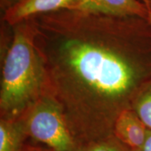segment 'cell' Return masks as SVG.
<instances>
[{
	"label": "cell",
	"instance_id": "2",
	"mask_svg": "<svg viewBox=\"0 0 151 151\" xmlns=\"http://www.w3.org/2000/svg\"><path fill=\"white\" fill-rule=\"evenodd\" d=\"M46 93V71L35 44L32 24L23 21L14 27L2 67L1 119H21Z\"/></svg>",
	"mask_w": 151,
	"mask_h": 151
},
{
	"label": "cell",
	"instance_id": "8",
	"mask_svg": "<svg viewBox=\"0 0 151 151\" xmlns=\"http://www.w3.org/2000/svg\"><path fill=\"white\" fill-rule=\"evenodd\" d=\"M76 151H134L112 135L107 139L77 146Z\"/></svg>",
	"mask_w": 151,
	"mask_h": 151
},
{
	"label": "cell",
	"instance_id": "6",
	"mask_svg": "<svg viewBox=\"0 0 151 151\" xmlns=\"http://www.w3.org/2000/svg\"><path fill=\"white\" fill-rule=\"evenodd\" d=\"M87 12L140 17L151 21V10L143 0H86Z\"/></svg>",
	"mask_w": 151,
	"mask_h": 151
},
{
	"label": "cell",
	"instance_id": "12",
	"mask_svg": "<svg viewBox=\"0 0 151 151\" xmlns=\"http://www.w3.org/2000/svg\"><path fill=\"white\" fill-rule=\"evenodd\" d=\"M23 151H51L48 150H44V149H39V148H34V147H30V148H25L24 149Z\"/></svg>",
	"mask_w": 151,
	"mask_h": 151
},
{
	"label": "cell",
	"instance_id": "13",
	"mask_svg": "<svg viewBox=\"0 0 151 151\" xmlns=\"http://www.w3.org/2000/svg\"><path fill=\"white\" fill-rule=\"evenodd\" d=\"M145 3H146V4L148 5V7L150 8V9L151 10V0H146Z\"/></svg>",
	"mask_w": 151,
	"mask_h": 151
},
{
	"label": "cell",
	"instance_id": "10",
	"mask_svg": "<svg viewBox=\"0 0 151 151\" xmlns=\"http://www.w3.org/2000/svg\"><path fill=\"white\" fill-rule=\"evenodd\" d=\"M140 151H151V130L148 129L147 135L144 145L141 148Z\"/></svg>",
	"mask_w": 151,
	"mask_h": 151
},
{
	"label": "cell",
	"instance_id": "7",
	"mask_svg": "<svg viewBox=\"0 0 151 151\" xmlns=\"http://www.w3.org/2000/svg\"><path fill=\"white\" fill-rule=\"evenodd\" d=\"M27 137L21 119L0 121V151H23Z\"/></svg>",
	"mask_w": 151,
	"mask_h": 151
},
{
	"label": "cell",
	"instance_id": "14",
	"mask_svg": "<svg viewBox=\"0 0 151 151\" xmlns=\"http://www.w3.org/2000/svg\"><path fill=\"white\" fill-rule=\"evenodd\" d=\"M143 1H145H145H146V0H143Z\"/></svg>",
	"mask_w": 151,
	"mask_h": 151
},
{
	"label": "cell",
	"instance_id": "1",
	"mask_svg": "<svg viewBox=\"0 0 151 151\" xmlns=\"http://www.w3.org/2000/svg\"><path fill=\"white\" fill-rule=\"evenodd\" d=\"M29 19L48 93L77 146L113 135L119 115L151 84V21L81 10Z\"/></svg>",
	"mask_w": 151,
	"mask_h": 151
},
{
	"label": "cell",
	"instance_id": "3",
	"mask_svg": "<svg viewBox=\"0 0 151 151\" xmlns=\"http://www.w3.org/2000/svg\"><path fill=\"white\" fill-rule=\"evenodd\" d=\"M27 136L51 151H76L77 145L70 134L58 102L50 94L43 95L21 119Z\"/></svg>",
	"mask_w": 151,
	"mask_h": 151
},
{
	"label": "cell",
	"instance_id": "5",
	"mask_svg": "<svg viewBox=\"0 0 151 151\" xmlns=\"http://www.w3.org/2000/svg\"><path fill=\"white\" fill-rule=\"evenodd\" d=\"M148 129L133 109L121 113L116 120L113 135L124 145L134 151H140Z\"/></svg>",
	"mask_w": 151,
	"mask_h": 151
},
{
	"label": "cell",
	"instance_id": "4",
	"mask_svg": "<svg viewBox=\"0 0 151 151\" xmlns=\"http://www.w3.org/2000/svg\"><path fill=\"white\" fill-rule=\"evenodd\" d=\"M86 0H22L5 11L4 19L10 25H16L33 17L60 10L86 9Z\"/></svg>",
	"mask_w": 151,
	"mask_h": 151
},
{
	"label": "cell",
	"instance_id": "11",
	"mask_svg": "<svg viewBox=\"0 0 151 151\" xmlns=\"http://www.w3.org/2000/svg\"><path fill=\"white\" fill-rule=\"evenodd\" d=\"M21 1L22 0H1V4H2V6L5 8V10H8L9 9L20 3Z\"/></svg>",
	"mask_w": 151,
	"mask_h": 151
},
{
	"label": "cell",
	"instance_id": "9",
	"mask_svg": "<svg viewBox=\"0 0 151 151\" xmlns=\"http://www.w3.org/2000/svg\"><path fill=\"white\" fill-rule=\"evenodd\" d=\"M133 110L146 128L151 130V84L137 99Z\"/></svg>",
	"mask_w": 151,
	"mask_h": 151
}]
</instances>
